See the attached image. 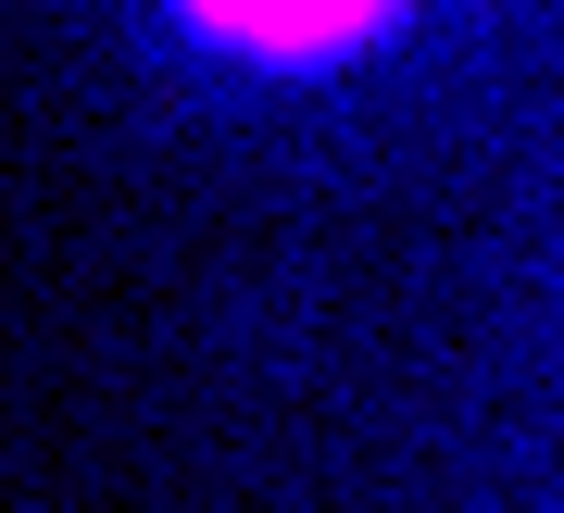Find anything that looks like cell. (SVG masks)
Returning a JSON list of instances; mask_svg holds the SVG:
<instances>
[{
  "instance_id": "1",
  "label": "cell",
  "mask_w": 564,
  "mask_h": 513,
  "mask_svg": "<svg viewBox=\"0 0 564 513\" xmlns=\"http://www.w3.org/2000/svg\"><path fill=\"white\" fill-rule=\"evenodd\" d=\"M202 13L226 39H251V51H314V39H351L377 0H202Z\"/></svg>"
}]
</instances>
